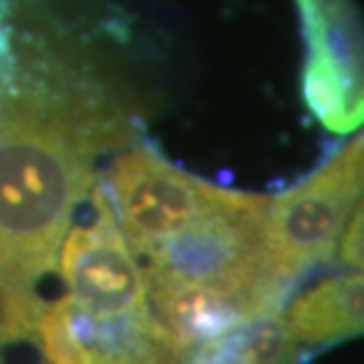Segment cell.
Listing matches in <instances>:
<instances>
[{"instance_id": "6da1fadb", "label": "cell", "mask_w": 364, "mask_h": 364, "mask_svg": "<svg viewBox=\"0 0 364 364\" xmlns=\"http://www.w3.org/2000/svg\"><path fill=\"white\" fill-rule=\"evenodd\" d=\"M132 106L73 48L41 0H14L0 41V261L43 289L95 186L97 160L136 141Z\"/></svg>"}, {"instance_id": "7a4b0ae2", "label": "cell", "mask_w": 364, "mask_h": 364, "mask_svg": "<svg viewBox=\"0 0 364 364\" xmlns=\"http://www.w3.org/2000/svg\"><path fill=\"white\" fill-rule=\"evenodd\" d=\"M360 129L306 179L270 198V252L291 287L313 268L336 259L341 233L364 196V125Z\"/></svg>"}, {"instance_id": "3957f363", "label": "cell", "mask_w": 364, "mask_h": 364, "mask_svg": "<svg viewBox=\"0 0 364 364\" xmlns=\"http://www.w3.org/2000/svg\"><path fill=\"white\" fill-rule=\"evenodd\" d=\"M304 28V99L331 134L364 125V31L353 0H296Z\"/></svg>"}, {"instance_id": "277c9868", "label": "cell", "mask_w": 364, "mask_h": 364, "mask_svg": "<svg viewBox=\"0 0 364 364\" xmlns=\"http://www.w3.org/2000/svg\"><path fill=\"white\" fill-rule=\"evenodd\" d=\"M284 324L308 353L364 336V270L329 277L287 301Z\"/></svg>"}, {"instance_id": "5b68a950", "label": "cell", "mask_w": 364, "mask_h": 364, "mask_svg": "<svg viewBox=\"0 0 364 364\" xmlns=\"http://www.w3.org/2000/svg\"><path fill=\"white\" fill-rule=\"evenodd\" d=\"M336 259L350 270H364V196L341 233Z\"/></svg>"}]
</instances>
